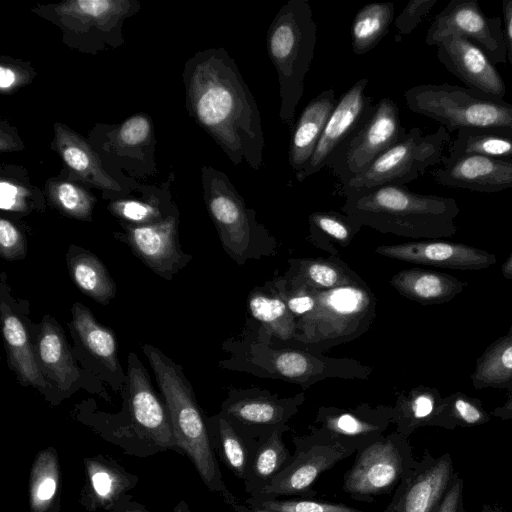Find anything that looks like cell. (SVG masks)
Segmentation results:
<instances>
[{
	"label": "cell",
	"mask_w": 512,
	"mask_h": 512,
	"mask_svg": "<svg viewBox=\"0 0 512 512\" xmlns=\"http://www.w3.org/2000/svg\"><path fill=\"white\" fill-rule=\"evenodd\" d=\"M457 474L450 453L436 457L426 449L382 512H434Z\"/></svg>",
	"instance_id": "16"
},
{
	"label": "cell",
	"mask_w": 512,
	"mask_h": 512,
	"mask_svg": "<svg viewBox=\"0 0 512 512\" xmlns=\"http://www.w3.org/2000/svg\"><path fill=\"white\" fill-rule=\"evenodd\" d=\"M368 78L358 80L342 94L332 111L321 138L308 164L296 173L298 182H303L326 167L333 154L348 142L372 116L376 104L365 94Z\"/></svg>",
	"instance_id": "15"
},
{
	"label": "cell",
	"mask_w": 512,
	"mask_h": 512,
	"mask_svg": "<svg viewBox=\"0 0 512 512\" xmlns=\"http://www.w3.org/2000/svg\"><path fill=\"white\" fill-rule=\"evenodd\" d=\"M72 315L71 324L86 350L109 371H121L113 331L98 323L91 311L82 303L73 304Z\"/></svg>",
	"instance_id": "36"
},
{
	"label": "cell",
	"mask_w": 512,
	"mask_h": 512,
	"mask_svg": "<svg viewBox=\"0 0 512 512\" xmlns=\"http://www.w3.org/2000/svg\"><path fill=\"white\" fill-rule=\"evenodd\" d=\"M35 351L41 370L64 391L78 380L79 370L69 352L65 335L58 323L46 315L36 339Z\"/></svg>",
	"instance_id": "27"
},
{
	"label": "cell",
	"mask_w": 512,
	"mask_h": 512,
	"mask_svg": "<svg viewBox=\"0 0 512 512\" xmlns=\"http://www.w3.org/2000/svg\"><path fill=\"white\" fill-rule=\"evenodd\" d=\"M317 41V24L307 0H288L274 16L266 47L278 75L279 117L290 124L303 96Z\"/></svg>",
	"instance_id": "4"
},
{
	"label": "cell",
	"mask_w": 512,
	"mask_h": 512,
	"mask_svg": "<svg viewBox=\"0 0 512 512\" xmlns=\"http://www.w3.org/2000/svg\"><path fill=\"white\" fill-rule=\"evenodd\" d=\"M127 240L134 253L147 266L167 279L191 259L179 247L177 221L173 217L130 227Z\"/></svg>",
	"instance_id": "22"
},
{
	"label": "cell",
	"mask_w": 512,
	"mask_h": 512,
	"mask_svg": "<svg viewBox=\"0 0 512 512\" xmlns=\"http://www.w3.org/2000/svg\"><path fill=\"white\" fill-rule=\"evenodd\" d=\"M56 146L67 166L83 179L108 190L119 191L116 181L102 169L90 146L66 126L56 124Z\"/></svg>",
	"instance_id": "32"
},
{
	"label": "cell",
	"mask_w": 512,
	"mask_h": 512,
	"mask_svg": "<svg viewBox=\"0 0 512 512\" xmlns=\"http://www.w3.org/2000/svg\"><path fill=\"white\" fill-rule=\"evenodd\" d=\"M67 264L72 281L85 295L108 304L116 294V285L98 257L82 248L71 246Z\"/></svg>",
	"instance_id": "35"
},
{
	"label": "cell",
	"mask_w": 512,
	"mask_h": 512,
	"mask_svg": "<svg viewBox=\"0 0 512 512\" xmlns=\"http://www.w3.org/2000/svg\"><path fill=\"white\" fill-rule=\"evenodd\" d=\"M247 303L251 317L268 337H275L281 342L293 340L296 319L272 283L252 290Z\"/></svg>",
	"instance_id": "30"
},
{
	"label": "cell",
	"mask_w": 512,
	"mask_h": 512,
	"mask_svg": "<svg viewBox=\"0 0 512 512\" xmlns=\"http://www.w3.org/2000/svg\"><path fill=\"white\" fill-rule=\"evenodd\" d=\"M393 2H373L363 6L351 26L352 51L363 55L387 34L394 16Z\"/></svg>",
	"instance_id": "39"
},
{
	"label": "cell",
	"mask_w": 512,
	"mask_h": 512,
	"mask_svg": "<svg viewBox=\"0 0 512 512\" xmlns=\"http://www.w3.org/2000/svg\"><path fill=\"white\" fill-rule=\"evenodd\" d=\"M212 446L236 478L247 480L253 448L220 413L208 420Z\"/></svg>",
	"instance_id": "37"
},
{
	"label": "cell",
	"mask_w": 512,
	"mask_h": 512,
	"mask_svg": "<svg viewBox=\"0 0 512 512\" xmlns=\"http://www.w3.org/2000/svg\"><path fill=\"white\" fill-rule=\"evenodd\" d=\"M408 438L394 431L357 451L343 478L344 492L354 500L370 503L395 491L418 461Z\"/></svg>",
	"instance_id": "9"
},
{
	"label": "cell",
	"mask_w": 512,
	"mask_h": 512,
	"mask_svg": "<svg viewBox=\"0 0 512 512\" xmlns=\"http://www.w3.org/2000/svg\"><path fill=\"white\" fill-rule=\"evenodd\" d=\"M450 140V133L443 126L431 134H423L419 127H412L398 143L383 152L342 189L410 183L423 175L428 168L441 163Z\"/></svg>",
	"instance_id": "10"
},
{
	"label": "cell",
	"mask_w": 512,
	"mask_h": 512,
	"mask_svg": "<svg viewBox=\"0 0 512 512\" xmlns=\"http://www.w3.org/2000/svg\"><path fill=\"white\" fill-rule=\"evenodd\" d=\"M189 97L195 118L232 163L245 161L259 170L265 144L260 110L223 48L207 50L193 62Z\"/></svg>",
	"instance_id": "1"
},
{
	"label": "cell",
	"mask_w": 512,
	"mask_h": 512,
	"mask_svg": "<svg viewBox=\"0 0 512 512\" xmlns=\"http://www.w3.org/2000/svg\"><path fill=\"white\" fill-rule=\"evenodd\" d=\"M312 312L296 320L291 342L302 349L320 352L352 341L371 326L376 312L373 292L362 280L329 290H316Z\"/></svg>",
	"instance_id": "6"
},
{
	"label": "cell",
	"mask_w": 512,
	"mask_h": 512,
	"mask_svg": "<svg viewBox=\"0 0 512 512\" xmlns=\"http://www.w3.org/2000/svg\"><path fill=\"white\" fill-rule=\"evenodd\" d=\"M127 375L130 411L136 427L157 447L178 448L168 410L155 394L146 369L133 352L128 356Z\"/></svg>",
	"instance_id": "20"
},
{
	"label": "cell",
	"mask_w": 512,
	"mask_h": 512,
	"mask_svg": "<svg viewBox=\"0 0 512 512\" xmlns=\"http://www.w3.org/2000/svg\"><path fill=\"white\" fill-rule=\"evenodd\" d=\"M231 359L224 361L230 369L257 376L290 381L307 388L330 378H365L371 368L352 359H334L300 348H275L261 336H244L229 345Z\"/></svg>",
	"instance_id": "5"
},
{
	"label": "cell",
	"mask_w": 512,
	"mask_h": 512,
	"mask_svg": "<svg viewBox=\"0 0 512 512\" xmlns=\"http://www.w3.org/2000/svg\"><path fill=\"white\" fill-rule=\"evenodd\" d=\"M86 482L82 491V504L87 510L112 507L136 483L137 477L104 456L85 458Z\"/></svg>",
	"instance_id": "23"
},
{
	"label": "cell",
	"mask_w": 512,
	"mask_h": 512,
	"mask_svg": "<svg viewBox=\"0 0 512 512\" xmlns=\"http://www.w3.org/2000/svg\"><path fill=\"white\" fill-rule=\"evenodd\" d=\"M231 508L234 510V512H275L266 509L251 508L247 505H242L239 502H236L234 505L231 506Z\"/></svg>",
	"instance_id": "56"
},
{
	"label": "cell",
	"mask_w": 512,
	"mask_h": 512,
	"mask_svg": "<svg viewBox=\"0 0 512 512\" xmlns=\"http://www.w3.org/2000/svg\"><path fill=\"white\" fill-rule=\"evenodd\" d=\"M246 505L275 512H365L343 503L323 502L312 499H278L248 497Z\"/></svg>",
	"instance_id": "42"
},
{
	"label": "cell",
	"mask_w": 512,
	"mask_h": 512,
	"mask_svg": "<svg viewBox=\"0 0 512 512\" xmlns=\"http://www.w3.org/2000/svg\"><path fill=\"white\" fill-rule=\"evenodd\" d=\"M113 209L124 219L138 223L151 224L150 221L157 217V212L153 207L138 201L117 203Z\"/></svg>",
	"instance_id": "48"
},
{
	"label": "cell",
	"mask_w": 512,
	"mask_h": 512,
	"mask_svg": "<svg viewBox=\"0 0 512 512\" xmlns=\"http://www.w3.org/2000/svg\"><path fill=\"white\" fill-rule=\"evenodd\" d=\"M151 125L142 115L127 119L119 129L118 137L122 143L136 146L143 143L150 135Z\"/></svg>",
	"instance_id": "47"
},
{
	"label": "cell",
	"mask_w": 512,
	"mask_h": 512,
	"mask_svg": "<svg viewBox=\"0 0 512 512\" xmlns=\"http://www.w3.org/2000/svg\"><path fill=\"white\" fill-rule=\"evenodd\" d=\"M470 379L476 390L494 388L512 393V325L477 358Z\"/></svg>",
	"instance_id": "31"
},
{
	"label": "cell",
	"mask_w": 512,
	"mask_h": 512,
	"mask_svg": "<svg viewBox=\"0 0 512 512\" xmlns=\"http://www.w3.org/2000/svg\"><path fill=\"white\" fill-rule=\"evenodd\" d=\"M303 401V394L279 398L261 390H233L220 413L255 448L275 430H289L288 422Z\"/></svg>",
	"instance_id": "13"
},
{
	"label": "cell",
	"mask_w": 512,
	"mask_h": 512,
	"mask_svg": "<svg viewBox=\"0 0 512 512\" xmlns=\"http://www.w3.org/2000/svg\"><path fill=\"white\" fill-rule=\"evenodd\" d=\"M491 415L501 420L512 419V393L507 395L506 401L493 409Z\"/></svg>",
	"instance_id": "54"
},
{
	"label": "cell",
	"mask_w": 512,
	"mask_h": 512,
	"mask_svg": "<svg viewBox=\"0 0 512 512\" xmlns=\"http://www.w3.org/2000/svg\"><path fill=\"white\" fill-rule=\"evenodd\" d=\"M491 416L481 400L455 392L443 398L438 427L454 430L457 427L479 426L488 423Z\"/></svg>",
	"instance_id": "41"
},
{
	"label": "cell",
	"mask_w": 512,
	"mask_h": 512,
	"mask_svg": "<svg viewBox=\"0 0 512 512\" xmlns=\"http://www.w3.org/2000/svg\"><path fill=\"white\" fill-rule=\"evenodd\" d=\"M309 239L320 248L336 253L334 244L348 246L358 230L345 215L335 211H318L309 215Z\"/></svg>",
	"instance_id": "40"
},
{
	"label": "cell",
	"mask_w": 512,
	"mask_h": 512,
	"mask_svg": "<svg viewBox=\"0 0 512 512\" xmlns=\"http://www.w3.org/2000/svg\"><path fill=\"white\" fill-rule=\"evenodd\" d=\"M449 35L462 36L474 42L495 65L507 62L502 19L499 16L488 17L477 0H451L430 24L425 43L436 46Z\"/></svg>",
	"instance_id": "14"
},
{
	"label": "cell",
	"mask_w": 512,
	"mask_h": 512,
	"mask_svg": "<svg viewBox=\"0 0 512 512\" xmlns=\"http://www.w3.org/2000/svg\"><path fill=\"white\" fill-rule=\"evenodd\" d=\"M142 348L164 397L177 447L189 457L206 487L219 493L231 507L238 501L223 481L208 423L203 418L182 367L152 345L145 344Z\"/></svg>",
	"instance_id": "3"
},
{
	"label": "cell",
	"mask_w": 512,
	"mask_h": 512,
	"mask_svg": "<svg viewBox=\"0 0 512 512\" xmlns=\"http://www.w3.org/2000/svg\"><path fill=\"white\" fill-rule=\"evenodd\" d=\"M481 512H505V510L503 509V507L499 504H488V503H485L483 504L482 508H481Z\"/></svg>",
	"instance_id": "57"
},
{
	"label": "cell",
	"mask_w": 512,
	"mask_h": 512,
	"mask_svg": "<svg viewBox=\"0 0 512 512\" xmlns=\"http://www.w3.org/2000/svg\"><path fill=\"white\" fill-rule=\"evenodd\" d=\"M362 279L338 258L290 259L289 268L273 283L284 289L329 290Z\"/></svg>",
	"instance_id": "26"
},
{
	"label": "cell",
	"mask_w": 512,
	"mask_h": 512,
	"mask_svg": "<svg viewBox=\"0 0 512 512\" xmlns=\"http://www.w3.org/2000/svg\"><path fill=\"white\" fill-rule=\"evenodd\" d=\"M338 100L332 87L314 97L295 123L289 144V163L296 173L304 170L321 138Z\"/></svg>",
	"instance_id": "24"
},
{
	"label": "cell",
	"mask_w": 512,
	"mask_h": 512,
	"mask_svg": "<svg viewBox=\"0 0 512 512\" xmlns=\"http://www.w3.org/2000/svg\"><path fill=\"white\" fill-rule=\"evenodd\" d=\"M442 167L432 171L440 185L480 193H495L512 187V158L466 155L456 159L444 156Z\"/></svg>",
	"instance_id": "21"
},
{
	"label": "cell",
	"mask_w": 512,
	"mask_h": 512,
	"mask_svg": "<svg viewBox=\"0 0 512 512\" xmlns=\"http://www.w3.org/2000/svg\"><path fill=\"white\" fill-rule=\"evenodd\" d=\"M0 208L8 211H23L24 191L9 181L0 183Z\"/></svg>",
	"instance_id": "50"
},
{
	"label": "cell",
	"mask_w": 512,
	"mask_h": 512,
	"mask_svg": "<svg viewBox=\"0 0 512 512\" xmlns=\"http://www.w3.org/2000/svg\"><path fill=\"white\" fill-rule=\"evenodd\" d=\"M448 159L466 155L512 158V127L478 126L461 128L448 148Z\"/></svg>",
	"instance_id": "33"
},
{
	"label": "cell",
	"mask_w": 512,
	"mask_h": 512,
	"mask_svg": "<svg viewBox=\"0 0 512 512\" xmlns=\"http://www.w3.org/2000/svg\"><path fill=\"white\" fill-rule=\"evenodd\" d=\"M342 211L359 231L363 226L381 233L435 240L457 232L460 209L456 199L423 195L406 185H381L343 190Z\"/></svg>",
	"instance_id": "2"
},
{
	"label": "cell",
	"mask_w": 512,
	"mask_h": 512,
	"mask_svg": "<svg viewBox=\"0 0 512 512\" xmlns=\"http://www.w3.org/2000/svg\"><path fill=\"white\" fill-rule=\"evenodd\" d=\"M125 2L108 0H78L61 4L59 11L66 16L83 20H93L96 24H105L125 11Z\"/></svg>",
	"instance_id": "43"
},
{
	"label": "cell",
	"mask_w": 512,
	"mask_h": 512,
	"mask_svg": "<svg viewBox=\"0 0 512 512\" xmlns=\"http://www.w3.org/2000/svg\"><path fill=\"white\" fill-rule=\"evenodd\" d=\"M0 311L8 364L18 380L24 386L31 385L39 390L50 388L24 323L4 300Z\"/></svg>",
	"instance_id": "25"
},
{
	"label": "cell",
	"mask_w": 512,
	"mask_h": 512,
	"mask_svg": "<svg viewBox=\"0 0 512 512\" xmlns=\"http://www.w3.org/2000/svg\"><path fill=\"white\" fill-rule=\"evenodd\" d=\"M375 252L399 261L457 270H481L497 261L486 250L438 239L380 245Z\"/></svg>",
	"instance_id": "19"
},
{
	"label": "cell",
	"mask_w": 512,
	"mask_h": 512,
	"mask_svg": "<svg viewBox=\"0 0 512 512\" xmlns=\"http://www.w3.org/2000/svg\"><path fill=\"white\" fill-rule=\"evenodd\" d=\"M56 206L65 214L78 219H88L92 210V199L88 193L70 182H58L50 189Z\"/></svg>",
	"instance_id": "44"
},
{
	"label": "cell",
	"mask_w": 512,
	"mask_h": 512,
	"mask_svg": "<svg viewBox=\"0 0 512 512\" xmlns=\"http://www.w3.org/2000/svg\"><path fill=\"white\" fill-rule=\"evenodd\" d=\"M406 133L397 104L391 98L383 97L369 120L333 154L327 167L345 187Z\"/></svg>",
	"instance_id": "11"
},
{
	"label": "cell",
	"mask_w": 512,
	"mask_h": 512,
	"mask_svg": "<svg viewBox=\"0 0 512 512\" xmlns=\"http://www.w3.org/2000/svg\"><path fill=\"white\" fill-rule=\"evenodd\" d=\"M19 81L17 71L11 67L1 65L0 68V87L2 90L10 89Z\"/></svg>",
	"instance_id": "53"
},
{
	"label": "cell",
	"mask_w": 512,
	"mask_h": 512,
	"mask_svg": "<svg viewBox=\"0 0 512 512\" xmlns=\"http://www.w3.org/2000/svg\"><path fill=\"white\" fill-rule=\"evenodd\" d=\"M434 512H465L464 480L457 474Z\"/></svg>",
	"instance_id": "49"
},
{
	"label": "cell",
	"mask_w": 512,
	"mask_h": 512,
	"mask_svg": "<svg viewBox=\"0 0 512 512\" xmlns=\"http://www.w3.org/2000/svg\"><path fill=\"white\" fill-rule=\"evenodd\" d=\"M293 444L291 462L261 492L249 497H313L316 491L312 485L319 475L357 452L313 430L308 435L294 437Z\"/></svg>",
	"instance_id": "12"
},
{
	"label": "cell",
	"mask_w": 512,
	"mask_h": 512,
	"mask_svg": "<svg viewBox=\"0 0 512 512\" xmlns=\"http://www.w3.org/2000/svg\"><path fill=\"white\" fill-rule=\"evenodd\" d=\"M404 98L412 112L439 122L449 133L467 127H512V103L467 87L421 84L407 89Z\"/></svg>",
	"instance_id": "8"
},
{
	"label": "cell",
	"mask_w": 512,
	"mask_h": 512,
	"mask_svg": "<svg viewBox=\"0 0 512 512\" xmlns=\"http://www.w3.org/2000/svg\"><path fill=\"white\" fill-rule=\"evenodd\" d=\"M391 424L392 406L321 407L311 430L359 451L383 436Z\"/></svg>",
	"instance_id": "17"
},
{
	"label": "cell",
	"mask_w": 512,
	"mask_h": 512,
	"mask_svg": "<svg viewBox=\"0 0 512 512\" xmlns=\"http://www.w3.org/2000/svg\"><path fill=\"white\" fill-rule=\"evenodd\" d=\"M504 17V38L507 51V60L512 66V0H502Z\"/></svg>",
	"instance_id": "52"
},
{
	"label": "cell",
	"mask_w": 512,
	"mask_h": 512,
	"mask_svg": "<svg viewBox=\"0 0 512 512\" xmlns=\"http://www.w3.org/2000/svg\"><path fill=\"white\" fill-rule=\"evenodd\" d=\"M59 461L54 448H45L34 459L29 481L32 512H51L59 496Z\"/></svg>",
	"instance_id": "38"
},
{
	"label": "cell",
	"mask_w": 512,
	"mask_h": 512,
	"mask_svg": "<svg viewBox=\"0 0 512 512\" xmlns=\"http://www.w3.org/2000/svg\"><path fill=\"white\" fill-rule=\"evenodd\" d=\"M27 245L24 235L9 220L0 219V255L8 261L24 258Z\"/></svg>",
	"instance_id": "45"
},
{
	"label": "cell",
	"mask_w": 512,
	"mask_h": 512,
	"mask_svg": "<svg viewBox=\"0 0 512 512\" xmlns=\"http://www.w3.org/2000/svg\"><path fill=\"white\" fill-rule=\"evenodd\" d=\"M437 2L438 0H410L395 19L399 34H410Z\"/></svg>",
	"instance_id": "46"
},
{
	"label": "cell",
	"mask_w": 512,
	"mask_h": 512,
	"mask_svg": "<svg viewBox=\"0 0 512 512\" xmlns=\"http://www.w3.org/2000/svg\"><path fill=\"white\" fill-rule=\"evenodd\" d=\"M111 512H151L139 503L130 502L127 495H124L110 510ZM173 512H191L186 502L181 501Z\"/></svg>",
	"instance_id": "51"
},
{
	"label": "cell",
	"mask_w": 512,
	"mask_h": 512,
	"mask_svg": "<svg viewBox=\"0 0 512 512\" xmlns=\"http://www.w3.org/2000/svg\"><path fill=\"white\" fill-rule=\"evenodd\" d=\"M440 63L467 88L503 100L505 82L486 53L474 42L458 35H449L438 42Z\"/></svg>",
	"instance_id": "18"
},
{
	"label": "cell",
	"mask_w": 512,
	"mask_h": 512,
	"mask_svg": "<svg viewBox=\"0 0 512 512\" xmlns=\"http://www.w3.org/2000/svg\"><path fill=\"white\" fill-rule=\"evenodd\" d=\"M443 398L436 387L425 385L400 393L392 406L395 431L409 437L421 427H438Z\"/></svg>",
	"instance_id": "29"
},
{
	"label": "cell",
	"mask_w": 512,
	"mask_h": 512,
	"mask_svg": "<svg viewBox=\"0 0 512 512\" xmlns=\"http://www.w3.org/2000/svg\"><path fill=\"white\" fill-rule=\"evenodd\" d=\"M390 284L402 296L422 305L450 302L467 286L453 275L420 268L399 271Z\"/></svg>",
	"instance_id": "28"
},
{
	"label": "cell",
	"mask_w": 512,
	"mask_h": 512,
	"mask_svg": "<svg viewBox=\"0 0 512 512\" xmlns=\"http://www.w3.org/2000/svg\"><path fill=\"white\" fill-rule=\"evenodd\" d=\"M501 272L505 279L512 280V252L502 264Z\"/></svg>",
	"instance_id": "55"
},
{
	"label": "cell",
	"mask_w": 512,
	"mask_h": 512,
	"mask_svg": "<svg viewBox=\"0 0 512 512\" xmlns=\"http://www.w3.org/2000/svg\"><path fill=\"white\" fill-rule=\"evenodd\" d=\"M206 206L226 253L239 265L249 259L272 255L276 240L246 206L228 176L212 167H203Z\"/></svg>",
	"instance_id": "7"
},
{
	"label": "cell",
	"mask_w": 512,
	"mask_h": 512,
	"mask_svg": "<svg viewBox=\"0 0 512 512\" xmlns=\"http://www.w3.org/2000/svg\"><path fill=\"white\" fill-rule=\"evenodd\" d=\"M284 430H275L260 441L252 454L245 491L249 496L261 492L292 460L284 440Z\"/></svg>",
	"instance_id": "34"
}]
</instances>
